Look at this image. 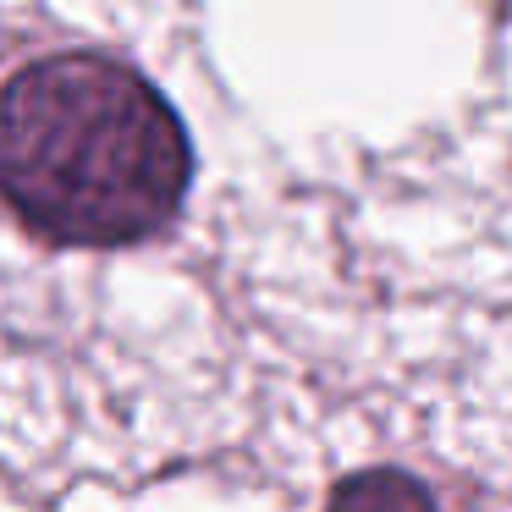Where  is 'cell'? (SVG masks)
Returning a JSON list of instances; mask_svg holds the SVG:
<instances>
[{"mask_svg": "<svg viewBox=\"0 0 512 512\" xmlns=\"http://www.w3.org/2000/svg\"><path fill=\"white\" fill-rule=\"evenodd\" d=\"M193 144L171 100L100 50L0 78V199L50 248H133L182 215Z\"/></svg>", "mask_w": 512, "mask_h": 512, "instance_id": "1", "label": "cell"}]
</instances>
